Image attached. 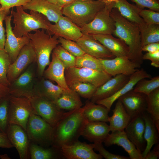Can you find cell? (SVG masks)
I'll use <instances>...</instances> for the list:
<instances>
[{
	"label": "cell",
	"instance_id": "1",
	"mask_svg": "<svg viewBox=\"0 0 159 159\" xmlns=\"http://www.w3.org/2000/svg\"><path fill=\"white\" fill-rule=\"evenodd\" d=\"M85 106L64 112L53 127V147L61 148L78 140L87 122L84 115Z\"/></svg>",
	"mask_w": 159,
	"mask_h": 159
},
{
	"label": "cell",
	"instance_id": "2",
	"mask_svg": "<svg viewBox=\"0 0 159 159\" xmlns=\"http://www.w3.org/2000/svg\"><path fill=\"white\" fill-rule=\"evenodd\" d=\"M110 16L115 22V29L113 34L123 41L129 48L127 56L131 61L141 65L143 54L139 26L123 17L118 10L113 8Z\"/></svg>",
	"mask_w": 159,
	"mask_h": 159
},
{
	"label": "cell",
	"instance_id": "3",
	"mask_svg": "<svg viewBox=\"0 0 159 159\" xmlns=\"http://www.w3.org/2000/svg\"><path fill=\"white\" fill-rule=\"evenodd\" d=\"M35 32L34 34L28 33V36L35 54L37 72L41 77L43 76L46 67L50 63L52 52L59 43V37L47 34L44 29Z\"/></svg>",
	"mask_w": 159,
	"mask_h": 159
},
{
	"label": "cell",
	"instance_id": "4",
	"mask_svg": "<svg viewBox=\"0 0 159 159\" xmlns=\"http://www.w3.org/2000/svg\"><path fill=\"white\" fill-rule=\"evenodd\" d=\"M16 7V11L13 9L11 11L14 24L12 31L16 37H21L28 36L31 31L39 29L48 30L50 22L45 16L32 10H30V14H28L21 6Z\"/></svg>",
	"mask_w": 159,
	"mask_h": 159
},
{
	"label": "cell",
	"instance_id": "5",
	"mask_svg": "<svg viewBox=\"0 0 159 159\" xmlns=\"http://www.w3.org/2000/svg\"><path fill=\"white\" fill-rule=\"evenodd\" d=\"M99 0H76L62 8V14L80 28L92 21L105 6Z\"/></svg>",
	"mask_w": 159,
	"mask_h": 159
},
{
	"label": "cell",
	"instance_id": "6",
	"mask_svg": "<svg viewBox=\"0 0 159 159\" xmlns=\"http://www.w3.org/2000/svg\"><path fill=\"white\" fill-rule=\"evenodd\" d=\"M26 132L29 140L33 143L45 147L52 146L53 127L34 113L29 118Z\"/></svg>",
	"mask_w": 159,
	"mask_h": 159
},
{
	"label": "cell",
	"instance_id": "7",
	"mask_svg": "<svg viewBox=\"0 0 159 159\" xmlns=\"http://www.w3.org/2000/svg\"><path fill=\"white\" fill-rule=\"evenodd\" d=\"M30 100L34 113L54 127L61 118L64 112L53 101L37 95L33 92L23 96Z\"/></svg>",
	"mask_w": 159,
	"mask_h": 159
},
{
	"label": "cell",
	"instance_id": "8",
	"mask_svg": "<svg viewBox=\"0 0 159 159\" xmlns=\"http://www.w3.org/2000/svg\"><path fill=\"white\" fill-rule=\"evenodd\" d=\"M9 125H19L26 131L29 118L31 114L34 113L30 100L25 97L11 95H9Z\"/></svg>",
	"mask_w": 159,
	"mask_h": 159
},
{
	"label": "cell",
	"instance_id": "9",
	"mask_svg": "<svg viewBox=\"0 0 159 159\" xmlns=\"http://www.w3.org/2000/svg\"><path fill=\"white\" fill-rule=\"evenodd\" d=\"M115 3L105 5L90 23L80 28L82 33L90 34H113L115 22L110 16Z\"/></svg>",
	"mask_w": 159,
	"mask_h": 159
},
{
	"label": "cell",
	"instance_id": "10",
	"mask_svg": "<svg viewBox=\"0 0 159 159\" xmlns=\"http://www.w3.org/2000/svg\"><path fill=\"white\" fill-rule=\"evenodd\" d=\"M65 76L67 83L79 81L90 83L97 87L101 86L112 77L104 70L99 71L75 67L66 69Z\"/></svg>",
	"mask_w": 159,
	"mask_h": 159
},
{
	"label": "cell",
	"instance_id": "11",
	"mask_svg": "<svg viewBox=\"0 0 159 159\" xmlns=\"http://www.w3.org/2000/svg\"><path fill=\"white\" fill-rule=\"evenodd\" d=\"M36 62V55L30 42L20 50L15 60L9 65L7 78L10 84L31 64Z\"/></svg>",
	"mask_w": 159,
	"mask_h": 159
},
{
	"label": "cell",
	"instance_id": "12",
	"mask_svg": "<svg viewBox=\"0 0 159 159\" xmlns=\"http://www.w3.org/2000/svg\"><path fill=\"white\" fill-rule=\"evenodd\" d=\"M99 59L104 70L112 77L119 74L130 76L141 65L130 60L127 56Z\"/></svg>",
	"mask_w": 159,
	"mask_h": 159
},
{
	"label": "cell",
	"instance_id": "13",
	"mask_svg": "<svg viewBox=\"0 0 159 159\" xmlns=\"http://www.w3.org/2000/svg\"><path fill=\"white\" fill-rule=\"evenodd\" d=\"M35 62L30 65L9 86V95L23 97L33 93L35 80Z\"/></svg>",
	"mask_w": 159,
	"mask_h": 159
},
{
	"label": "cell",
	"instance_id": "14",
	"mask_svg": "<svg viewBox=\"0 0 159 159\" xmlns=\"http://www.w3.org/2000/svg\"><path fill=\"white\" fill-rule=\"evenodd\" d=\"M61 149L64 158L67 159H102V156L95 152L92 144L79 140L70 144L63 145Z\"/></svg>",
	"mask_w": 159,
	"mask_h": 159
},
{
	"label": "cell",
	"instance_id": "15",
	"mask_svg": "<svg viewBox=\"0 0 159 159\" xmlns=\"http://www.w3.org/2000/svg\"><path fill=\"white\" fill-rule=\"evenodd\" d=\"M47 31L50 35H56L75 42L83 35L80 27L63 15L54 24L50 23Z\"/></svg>",
	"mask_w": 159,
	"mask_h": 159
},
{
	"label": "cell",
	"instance_id": "16",
	"mask_svg": "<svg viewBox=\"0 0 159 159\" xmlns=\"http://www.w3.org/2000/svg\"><path fill=\"white\" fill-rule=\"evenodd\" d=\"M12 15L7 16L5 19L6 38L4 49L9 55L11 63L17 57L23 47L30 42L28 36L19 37L15 36L12 31L11 24Z\"/></svg>",
	"mask_w": 159,
	"mask_h": 159
},
{
	"label": "cell",
	"instance_id": "17",
	"mask_svg": "<svg viewBox=\"0 0 159 159\" xmlns=\"http://www.w3.org/2000/svg\"><path fill=\"white\" fill-rule=\"evenodd\" d=\"M147 95L132 90L121 96L118 100L122 103L131 119L142 115L146 111Z\"/></svg>",
	"mask_w": 159,
	"mask_h": 159
},
{
	"label": "cell",
	"instance_id": "18",
	"mask_svg": "<svg viewBox=\"0 0 159 159\" xmlns=\"http://www.w3.org/2000/svg\"><path fill=\"white\" fill-rule=\"evenodd\" d=\"M6 134L10 142L17 150L21 159L29 157V140L25 130L21 126L9 125Z\"/></svg>",
	"mask_w": 159,
	"mask_h": 159
},
{
	"label": "cell",
	"instance_id": "19",
	"mask_svg": "<svg viewBox=\"0 0 159 159\" xmlns=\"http://www.w3.org/2000/svg\"><path fill=\"white\" fill-rule=\"evenodd\" d=\"M130 76L122 74L117 75L97 87L90 99L92 102H96L113 95L128 81Z\"/></svg>",
	"mask_w": 159,
	"mask_h": 159
},
{
	"label": "cell",
	"instance_id": "20",
	"mask_svg": "<svg viewBox=\"0 0 159 159\" xmlns=\"http://www.w3.org/2000/svg\"><path fill=\"white\" fill-rule=\"evenodd\" d=\"M85 53L98 59H111L115 57L91 35L83 34L76 42Z\"/></svg>",
	"mask_w": 159,
	"mask_h": 159
},
{
	"label": "cell",
	"instance_id": "21",
	"mask_svg": "<svg viewBox=\"0 0 159 159\" xmlns=\"http://www.w3.org/2000/svg\"><path fill=\"white\" fill-rule=\"evenodd\" d=\"M145 128L144 121L140 115L131 119L124 130L128 139L141 153L146 146L144 137Z\"/></svg>",
	"mask_w": 159,
	"mask_h": 159
},
{
	"label": "cell",
	"instance_id": "22",
	"mask_svg": "<svg viewBox=\"0 0 159 159\" xmlns=\"http://www.w3.org/2000/svg\"><path fill=\"white\" fill-rule=\"evenodd\" d=\"M104 143L107 147L114 145L121 146L128 153L130 159H143L142 153L128 139L125 130L116 131L109 134Z\"/></svg>",
	"mask_w": 159,
	"mask_h": 159
},
{
	"label": "cell",
	"instance_id": "23",
	"mask_svg": "<svg viewBox=\"0 0 159 159\" xmlns=\"http://www.w3.org/2000/svg\"><path fill=\"white\" fill-rule=\"evenodd\" d=\"M151 77V75L143 69H137L130 76L127 82L116 93L109 97L97 101L95 103L104 106L110 112L114 102L121 96L133 90L138 81L143 78H150Z\"/></svg>",
	"mask_w": 159,
	"mask_h": 159
},
{
	"label": "cell",
	"instance_id": "24",
	"mask_svg": "<svg viewBox=\"0 0 159 159\" xmlns=\"http://www.w3.org/2000/svg\"><path fill=\"white\" fill-rule=\"evenodd\" d=\"M22 7L24 10L38 12L45 16L49 21L55 23L63 15L60 8L47 0H31Z\"/></svg>",
	"mask_w": 159,
	"mask_h": 159
},
{
	"label": "cell",
	"instance_id": "25",
	"mask_svg": "<svg viewBox=\"0 0 159 159\" xmlns=\"http://www.w3.org/2000/svg\"><path fill=\"white\" fill-rule=\"evenodd\" d=\"M110 132L109 125L106 122L87 121L81 136L90 142L102 143L109 134Z\"/></svg>",
	"mask_w": 159,
	"mask_h": 159
},
{
	"label": "cell",
	"instance_id": "26",
	"mask_svg": "<svg viewBox=\"0 0 159 159\" xmlns=\"http://www.w3.org/2000/svg\"><path fill=\"white\" fill-rule=\"evenodd\" d=\"M52 60L47 69L44 71L43 77L54 81L64 90H69L65 79V67L62 62L52 52Z\"/></svg>",
	"mask_w": 159,
	"mask_h": 159
},
{
	"label": "cell",
	"instance_id": "27",
	"mask_svg": "<svg viewBox=\"0 0 159 159\" xmlns=\"http://www.w3.org/2000/svg\"><path fill=\"white\" fill-rule=\"evenodd\" d=\"M91 35L115 57L128 56L129 52V48L121 39L116 38L111 34Z\"/></svg>",
	"mask_w": 159,
	"mask_h": 159
},
{
	"label": "cell",
	"instance_id": "28",
	"mask_svg": "<svg viewBox=\"0 0 159 159\" xmlns=\"http://www.w3.org/2000/svg\"><path fill=\"white\" fill-rule=\"evenodd\" d=\"M42 77L35 82L33 92L37 95L54 101L58 98L66 90L58 85H54Z\"/></svg>",
	"mask_w": 159,
	"mask_h": 159
},
{
	"label": "cell",
	"instance_id": "29",
	"mask_svg": "<svg viewBox=\"0 0 159 159\" xmlns=\"http://www.w3.org/2000/svg\"><path fill=\"white\" fill-rule=\"evenodd\" d=\"M112 111L113 114L111 117H109L108 120L110 124L109 125L110 131L113 132L124 130L131 118L119 100Z\"/></svg>",
	"mask_w": 159,
	"mask_h": 159
},
{
	"label": "cell",
	"instance_id": "30",
	"mask_svg": "<svg viewBox=\"0 0 159 159\" xmlns=\"http://www.w3.org/2000/svg\"><path fill=\"white\" fill-rule=\"evenodd\" d=\"M142 116L145 122L144 137L146 142L145 148L142 153L143 158L153 146L158 143L159 131L151 117L146 111L144 112Z\"/></svg>",
	"mask_w": 159,
	"mask_h": 159
},
{
	"label": "cell",
	"instance_id": "31",
	"mask_svg": "<svg viewBox=\"0 0 159 159\" xmlns=\"http://www.w3.org/2000/svg\"><path fill=\"white\" fill-rule=\"evenodd\" d=\"M87 100L84 106V115L88 122L101 121L108 122L109 112L104 106Z\"/></svg>",
	"mask_w": 159,
	"mask_h": 159
},
{
	"label": "cell",
	"instance_id": "32",
	"mask_svg": "<svg viewBox=\"0 0 159 159\" xmlns=\"http://www.w3.org/2000/svg\"><path fill=\"white\" fill-rule=\"evenodd\" d=\"M114 8L117 9L124 18L139 26L145 23L138 14L140 8L130 4L127 0H117Z\"/></svg>",
	"mask_w": 159,
	"mask_h": 159
},
{
	"label": "cell",
	"instance_id": "33",
	"mask_svg": "<svg viewBox=\"0 0 159 159\" xmlns=\"http://www.w3.org/2000/svg\"><path fill=\"white\" fill-rule=\"evenodd\" d=\"M53 102L61 110L70 111L81 107L82 105L79 95L70 89L65 90L58 98Z\"/></svg>",
	"mask_w": 159,
	"mask_h": 159
},
{
	"label": "cell",
	"instance_id": "34",
	"mask_svg": "<svg viewBox=\"0 0 159 159\" xmlns=\"http://www.w3.org/2000/svg\"><path fill=\"white\" fill-rule=\"evenodd\" d=\"M29 152L31 159L64 158L61 148L53 146L51 148H45L32 143L29 145Z\"/></svg>",
	"mask_w": 159,
	"mask_h": 159
},
{
	"label": "cell",
	"instance_id": "35",
	"mask_svg": "<svg viewBox=\"0 0 159 159\" xmlns=\"http://www.w3.org/2000/svg\"><path fill=\"white\" fill-rule=\"evenodd\" d=\"M146 103V111L151 117L159 131V88L147 95Z\"/></svg>",
	"mask_w": 159,
	"mask_h": 159
},
{
	"label": "cell",
	"instance_id": "36",
	"mask_svg": "<svg viewBox=\"0 0 159 159\" xmlns=\"http://www.w3.org/2000/svg\"><path fill=\"white\" fill-rule=\"evenodd\" d=\"M139 26L142 47L150 43L159 42V24L145 23Z\"/></svg>",
	"mask_w": 159,
	"mask_h": 159
},
{
	"label": "cell",
	"instance_id": "37",
	"mask_svg": "<svg viewBox=\"0 0 159 159\" xmlns=\"http://www.w3.org/2000/svg\"><path fill=\"white\" fill-rule=\"evenodd\" d=\"M70 89L75 91L80 96L90 100L97 87L88 83L79 81H72L67 83Z\"/></svg>",
	"mask_w": 159,
	"mask_h": 159
},
{
	"label": "cell",
	"instance_id": "38",
	"mask_svg": "<svg viewBox=\"0 0 159 159\" xmlns=\"http://www.w3.org/2000/svg\"><path fill=\"white\" fill-rule=\"evenodd\" d=\"M143 78L138 81L133 88L134 91L142 93L146 95L159 88V76H155L148 80Z\"/></svg>",
	"mask_w": 159,
	"mask_h": 159
},
{
	"label": "cell",
	"instance_id": "39",
	"mask_svg": "<svg viewBox=\"0 0 159 159\" xmlns=\"http://www.w3.org/2000/svg\"><path fill=\"white\" fill-rule=\"evenodd\" d=\"M75 67L99 71L104 70L99 59L85 53L81 56L76 57Z\"/></svg>",
	"mask_w": 159,
	"mask_h": 159
},
{
	"label": "cell",
	"instance_id": "40",
	"mask_svg": "<svg viewBox=\"0 0 159 159\" xmlns=\"http://www.w3.org/2000/svg\"><path fill=\"white\" fill-rule=\"evenodd\" d=\"M64 64L65 69L75 66L76 57L61 45H57L52 51Z\"/></svg>",
	"mask_w": 159,
	"mask_h": 159
},
{
	"label": "cell",
	"instance_id": "41",
	"mask_svg": "<svg viewBox=\"0 0 159 159\" xmlns=\"http://www.w3.org/2000/svg\"><path fill=\"white\" fill-rule=\"evenodd\" d=\"M11 62L8 54L4 49H0V82L9 87L10 84L7 78V73Z\"/></svg>",
	"mask_w": 159,
	"mask_h": 159
},
{
	"label": "cell",
	"instance_id": "42",
	"mask_svg": "<svg viewBox=\"0 0 159 159\" xmlns=\"http://www.w3.org/2000/svg\"><path fill=\"white\" fill-rule=\"evenodd\" d=\"M9 95L0 100V131L6 134L9 125Z\"/></svg>",
	"mask_w": 159,
	"mask_h": 159
},
{
	"label": "cell",
	"instance_id": "43",
	"mask_svg": "<svg viewBox=\"0 0 159 159\" xmlns=\"http://www.w3.org/2000/svg\"><path fill=\"white\" fill-rule=\"evenodd\" d=\"M58 41L62 47L76 57L81 56L85 54L75 42L61 37H58Z\"/></svg>",
	"mask_w": 159,
	"mask_h": 159
},
{
	"label": "cell",
	"instance_id": "44",
	"mask_svg": "<svg viewBox=\"0 0 159 159\" xmlns=\"http://www.w3.org/2000/svg\"><path fill=\"white\" fill-rule=\"evenodd\" d=\"M138 14L147 24H159V12L150 9H139Z\"/></svg>",
	"mask_w": 159,
	"mask_h": 159
},
{
	"label": "cell",
	"instance_id": "45",
	"mask_svg": "<svg viewBox=\"0 0 159 159\" xmlns=\"http://www.w3.org/2000/svg\"><path fill=\"white\" fill-rule=\"evenodd\" d=\"M102 143H94L92 144L93 149L99 152L102 157L106 159H129V157L113 154L106 150Z\"/></svg>",
	"mask_w": 159,
	"mask_h": 159
},
{
	"label": "cell",
	"instance_id": "46",
	"mask_svg": "<svg viewBox=\"0 0 159 159\" xmlns=\"http://www.w3.org/2000/svg\"><path fill=\"white\" fill-rule=\"evenodd\" d=\"M135 3L139 8L143 9L146 7L155 11H159V2L158 0H130Z\"/></svg>",
	"mask_w": 159,
	"mask_h": 159
},
{
	"label": "cell",
	"instance_id": "47",
	"mask_svg": "<svg viewBox=\"0 0 159 159\" xmlns=\"http://www.w3.org/2000/svg\"><path fill=\"white\" fill-rule=\"evenodd\" d=\"M9 12L10 10L2 9L0 5V49H4L6 39L3 21Z\"/></svg>",
	"mask_w": 159,
	"mask_h": 159
},
{
	"label": "cell",
	"instance_id": "48",
	"mask_svg": "<svg viewBox=\"0 0 159 159\" xmlns=\"http://www.w3.org/2000/svg\"><path fill=\"white\" fill-rule=\"evenodd\" d=\"M31 0H0V5L2 9H9L14 6H23Z\"/></svg>",
	"mask_w": 159,
	"mask_h": 159
},
{
	"label": "cell",
	"instance_id": "49",
	"mask_svg": "<svg viewBox=\"0 0 159 159\" xmlns=\"http://www.w3.org/2000/svg\"><path fill=\"white\" fill-rule=\"evenodd\" d=\"M143 59L151 61V65L156 68L159 67V50L154 52H148L143 56Z\"/></svg>",
	"mask_w": 159,
	"mask_h": 159
},
{
	"label": "cell",
	"instance_id": "50",
	"mask_svg": "<svg viewBox=\"0 0 159 159\" xmlns=\"http://www.w3.org/2000/svg\"><path fill=\"white\" fill-rule=\"evenodd\" d=\"M13 147L6 134L0 131V148H10Z\"/></svg>",
	"mask_w": 159,
	"mask_h": 159
},
{
	"label": "cell",
	"instance_id": "51",
	"mask_svg": "<svg viewBox=\"0 0 159 159\" xmlns=\"http://www.w3.org/2000/svg\"><path fill=\"white\" fill-rule=\"evenodd\" d=\"M159 157V144L155 145L153 149L150 150L143 159H157Z\"/></svg>",
	"mask_w": 159,
	"mask_h": 159
},
{
	"label": "cell",
	"instance_id": "52",
	"mask_svg": "<svg viewBox=\"0 0 159 159\" xmlns=\"http://www.w3.org/2000/svg\"><path fill=\"white\" fill-rule=\"evenodd\" d=\"M142 51L154 52L159 50V42L150 43L143 46Z\"/></svg>",
	"mask_w": 159,
	"mask_h": 159
},
{
	"label": "cell",
	"instance_id": "53",
	"mask_svg": "<svg viewBox=\"0 0 159 159\" xmlns=\"http://www.w3.org/2000/svg\"><path fill=\"white\" fill-rule=\"evenodd\" d=\"M9 95V87L3 85L0 82V100Z\"/></svg>",
	"mask_w": 159,
	"mask_h": 159
},
{
	"label": "cell",
	"instance_id": "54",
	"mask_svg": "<svg viewBox=\"0 0 159 159\" xmlns=\"http://www.w3.org/2000/svg\"><path fill=\"white\" fill-rule=\"evenodd\" d=\"M76 0H58L56 5L61 9L64 6L73 3Z\"/></svg>",
	"mask_w": 159,
	"mask_h": 159
},
{
	"label": "cell",
	"instance_id": "55",
	"mask_svg": "<svg viewBox=\"0 0 159 159\" xmlns=\"http://www.w3.org/2000/svg\"><path fill=\"white\" fill-rule=\"evenodd\" d=\"M106 5H108L116 2L117 0H99Z\"/></svg>",
	"mask_w": 159,
	"mask_h": 159
},
{
	"label": "cell",
	"instance_id": "56",
	"mask_svg": "<svg viewBox=\"0 0 159 159\" xmlns=\"http://www.w3.org/2000/svg\"><path fill=\"white\" fill-rule=\"evenodd\" d=\"M0 158L2 159H10V158L6 154L0 155Z\"/></svg>",
	"mask_w": 159,
	"mask_h": 159
},
{
	"label": "cell",
	"instance_id": "57",
	"mask_svg": "<svg viewBox=\"0 0 159 159\" xmlns=\"http://www.w3.org/2000/svg\"><path fill=\"white\" fill-rule=\"evenodd\" d=\"M50 3L53 4L55 5H56L58 0H47Z\"/></svg>",
	"mask_w": 159,
	"mask_h": 159
},
{
	"label": "cell",
	"instance_id": "58",
	"mask_svg": "<svg viewBox=\"0 0 159 159\" xmlns=\"http://www.w3.org/2000/svg\"><path fill=\"white\" fill-rule=\"evenodd\" d=\"M158 1H159V0H158Z\"/></svg>",
	"mask_w": 159,
	"mask_h": 159
}]
</instances>
